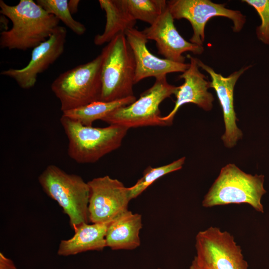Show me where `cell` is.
I'll return each instance as SVG.
<instances>
[{
	"label": "cell",
	"mask_w": 269,
	"mask_h": 269,
	"mask_svg": "<svg viewBox=\"0 0 269 269\" xmlns=\"http://www.w3.org/2000/svg\"><path fill=\"white\" fill-rule=\"evenodd\" d=\"M0 13L9 18L12 27L1 31L0 47L27 50L47 40L59 26L60 20L32 0H20L15 5L0 0Z\"/></svg>",
	"instance_id": "1"
},
{
	"label": "cell",
	"mask_w": 269,
	"mask_h": 269,
	"mask_svg": "<svg viewBox=\"0 0 269 269\" xmlns=\"http://www.w3.org/2000/svg\"><path fill=\"white\" fill-rule=\"evenodd\" d=\"M60 123L68 139V154L79 163H94L118 148L129 129L115 125L85 126L63 115Z\"/></svg>",
	"instance_id": "2"
},
{
	"label": "cell",
	"mask_w": 269,
	"mask_h": 269,
	"mask_svg": "<svg viewBox=\"0 0 269 269\" xmlns=\"http://www.w3.org/2000/svg\"><path fill=\"white\" fill-rule=\"evenodd\" d=\"M38 180L44 192L55 200L68 216L73 230L89 223V187L80 176L68 173L50 164L39 175Z\"/></svg>",
	"instance_id": "3"
},
{
	"label": "cell",
	"mask_w": 269,
	"mask_h": 269,
	"mask_svg": "<svg viewBox=\"0 0 269 269\" xmlns=\"http://www.w3.org/2000/svg\"><path fill=\"white\" fill-rule=\"evenodd\" d=\"M102 93L100 101L110 102L134 96L135 62L125 34H120L101 53Z\"/></svg>",
	"instance_id": "4"
},
{
	"label": "cell",
	"mask_w": 269,
	"mask_h": 269,
	"mask_svg": "<svg viewBox=\"0 0 269 269\" xmlns=\"http://www.w3.org/2000/svg\"><path fill=\"white\" fill-rule=\"evenodd\" d=\"M264 176L248 174L235 164L223 167L202 201L204 207L230 204H248L264 212L261 199L266 193Z\"/></svg>",
	"instance_id": "5"
},
{
	"label": "cell",
	"mask_w": 269,
	"mask_h": 269,
	"mask_svg": "<svg viewBox=\"0 0 269 269\" xmlns=\"http://www.w3.org/2000/svg\"><path fill=\"white\" fill-rule=\"evenodd\" d=\"M102 56L59 75L51 89L60 102L62 112L100 101L102 93Z\"/></svg>",
	"instance_id": "6"
},
{
	"label": "cell",
	"mask_w": 269,
	"mask_h": 269,
	"mask_svg": "<svg viewBox=\"0 0 269 269\" xmlns=\"http://www.w3.org/2000/svg\"><path fill=\"white\" fill-rule=\"evenodd\" d=\"M178 86L167 82L166 76L155 79L154 84L142 93L133 103L111 112L102 121L110 125L136 128L145 126H168L162 120L160 104L172 95Z\"/></svg>",
	"instance_id": "7"
},
{
	"label": "cell",
	"mask_w": 269,
	"mask_h": 269,
	"mask_svg": "<svg viewBox=\"0 0 269 269\" xmlns=\"http://www.w3.org/2000/svg\"><path fill=\"white\" fill-rule=\"evenodd\" d=\"M197 255L199 264L213 269H249L241 247L233 236L219 228L210 227L196 236Z\"/></svg>",
	"instance_id": "8"
},
{
	"label": "cell",
	"mask_w": 269,
	"mask_h": 269,
	"mask_svg": "<svg viewBox=\"0 0 269 269\" xmlns=\"http://www.w3.org/2000/svg\"><path fill=\"white\" fill-rule=\"evenodd\" d=\"M167 4L174 19L184 18L189 21L193 31L190 42L200 46L203 45L205 27L210 19L223 16L231 19L236 32H240L246 22V16L239 10L227 8L225 4L210 0H171L167 1Z\"/></svg>",
	"instance_id": "9"
},
{
	"label": "cell",
	"mask_w": 269,
	"mask_h": 269,
	"mask_svg": "<svg viewBox=\"0 0 269 269\" xmlns=\"http://www.w3.org/2000/svg\"><path fill=\"white\" fill-rule=\"evenodd\" d=\"M90 195L88 205L89 222H111L128 210L131 199L129 187L108 175L94 178L88 182Z\"/></svg>",
	"instance_id": "10"
},
{
	"label": "cell",
	"mask_w": 269,
	"mask_h": 269,
	"mask_svg": "<svg viewBox=\"0 0 269 269\" xmlns=\"http://www.w3.org/2000/svg\"><path fill=\"white\" fill-rule=\"evenodd\" d=\"M66 36V28L59 25L47 40L33 48L31 59L25 67L4 70L0 75L12 78L23 89L33 87L38 75L47 70L63 54Z\"/></svg>",
	"instance_id": "11"
},
{
	"label": "cell",
	"mask_w": 269,
	"mask_h": 269,
	"mask_svg": "<svg viewBox=\"0 0 269 269\" xmlns=\"http://www.w3.org/2000/svg\"><path fill=\"white\" fill-rule=\"evenodd\" d=\"M142 32L147 40L155 41L160 54L173 62L184 63V52L189 51L200 55L204 50L203 46L187 41L179 34L168 7L153 24Z\"/></svg>",
	"instance_id": "12"
},
{
	"label": "cell",
	"mask_w": 269,
	"mask_h": 269,
	"mask_svg": "<svg viewBox=\"0 0 269 269\" xmlns=\"http://www.w3.org/2000/svg\"><path fill=\"white\" fill-rule=\"evenodd\" d=\"M199 67L205 70L210 76V87L214 89L221 106L225 132L222 139L225 146L231 148L242 138L243 133L236 124L237 120L234 106V91L235 85L240 76L251 66L243 67L227 77L216 73L213 68L196 58Z\"/></svg>",
	"instance_id": "13"
},
{
	"label": "cell",
	"mask_w": 269,
	"mask_h": 269,
	"mask_svg": "<svg viewBox=\"0 0 269 269\" xmlns=\"http://www.w3.org/2000/svg\"><path fill=\"white\" fill-rule=\"evenodd\" d=\"M125 35L135 59L134 84L148 77L156 79L170 73H183L189 68V63H177L152 54L147 48V39L142 31L135 28L129 29Z\"/></svg>",
	"instance_id": "14"
},
{
	"label": "cell",
	"mask_w": 269,
	"mask_h": 269,
	"mask_svg": "<svg viewBox=\"0 0 269 269\" xmlns=\"http://www.w3.org/2000/svg\"><path fill=\"white\" fill-rule=\"evenodd\" d=\"M187 58L190 60V65L179 76V78L184 79V83L178 86L175 95L176 100L174 108L167 116L162 117V120L168 126L172 125L176 113L185 104H194L206 111L211 110L213 107L214 96L208 91L211 88L210 82L199 70L196 58L189 54Z\"/></svg>",
	"instance_id": "15"
},
{
	"label": "cell",
	"mask_w": 269,
	"mask_h": 269,
	"mask_svg": "<svg viewBox=\"0 0 269 269\" xmlns=\"http://www.w3.org/2000/svg\"><path fill=\"white\" fill-rule=\"evenodd\" d=\"M142 227L141 215L127 210L110 224L106 235V246L114 250L136 249L140 244Z\"/></svg>",
	"instance_id": "16"
},
{
	"label": "cell",
	"mask_w": 269,
	"mask_h": 269,
	"mask_svg": "<svg viewBox=\"0 0 269 269\" xmlns=\"http://www.w3.org/2000/svg\"><path fill=\"white\" fill-rule=\"evenodd\" d=\"M111 222L84 223L79 226L74 230L72 238L61 241L58 255L68 256L89 251H102L107 247L106 235Z\"/></svg>",
	"instance_id": "17"
},
{
	"label": "cell",
	"mask_w": 269,
	"mask_h": 269,
	"mask_svg": "<svg viewBox=\"0 0 269 269\" xmlns=\"http://www.w3.org/2000/svg\"><path fill=\"white\" fill-rule=\"evenodd\" d=\"M101 8L106 17L105 27L102 34H97L94 43L100 46L109 43L120 34H125L129 29L134 28L136 20L129 13L124 0H99Z\"/></svg>",
	"instance_id": "18"
},
{
	"label": "cell",
	"mask_w": 269,
	"mask_h": 269,
	"mask_svg": "<svg viewBox=\"0 0 269 269\" xmlns=\"http://www.w3.org/2000/svg\"><path fill=\"white\" fill-rule=\"evenodd\" d=\"M136 100L134 96L110 102L98 101L62 112V115L85 126H92L96 120H102L116 109L127 106Z\"/></svg>",
	"instance_id": "19"
},
{
	"label": "cell",
	"mask_w": 269,
	"mask_h": 269,
	"mask_svg": "<svg viewBox=\"0 0 269 269\" xmlns=\"http://www.w3.org/2000/svg\"><path fill=\"white\" fill-rule=\"evenodd\" d=\"M127 9L135 20L153 24L167 7L165 0H124Z\"/></svg>",
	"instance_id": "20"
},
{
	"label": "cell",
	"mask_w": 269,
	"mask_h": 269,
	"mask_svg": "<svg viewBox=\"0 0 269 269\" xmlns=\"http://www.w3.org/2000/svg\"><path fill=\"white\" fill-rule=\"evenodd\" d=\"M185 157H181L172 162L158 166H148L143 171L142 176L133 186L129 187L131 200L142 193L148 186L162 176L180 169L184 163Z\"/></svg>",
	"instance_id": "21"
},
{
	"label": "cell",
	"mask_w": 269,
	"mask_h": 269,
	"mask_svg": "<svg viewBox=\"0 0 269 269\" xmlns=\"http://www.w3.org/2000/svg\"><path fill=\"white\" fill-rule=\"evenodd\" d=\"M40 5L49 13L57 17L64 24L78 35H82L86 30L85 25L74 19L68 5L67 0H37Z\"/></svg>",
	"instance_id": "22"
},
{
	"label": "cell",
	"mask_w": 269,
	"mask_h": 269,
	"mask_svg": "<svg viewBox=\"0 0 269 269\" xmlns=\"http://www.w3.org/2000/svg\"><path fill=\"white\" fill-rule=\"evenodd\" d=\"M253 7L261 19V24L256 28L258 39L269 45V0H243Z\"/></svg>",
	"instance_id": "23"
},
{
	"label": "cell",
	"mask_w": 269,
	"mask_h": 269,
	"mask_svg": "<svg viewBox=\"0 0 269 269\" xmlns=\"http://www.w3.org/2000/svg\"><path fill=\"white\" fill-rule=\"evenodd\" d=\"M0 269H17L13 262L0 253Z\"/></svg>",
	"instance_id": "24"
},
{
	"label": "cell",
	"mask_w": 269,
	"mask_h": 269,
	"mask_svg": "<svg viewBox=\"0 0 269 269\" xmlns=\"http://www.w3.org/2000/svg\"><path fill=\"white\" fill-rule=\"evenodd\" d=\"M80 3L79 0H68V5L69 9L72 14L76 13L78 10V6Z\"/></svg>",
	"instance_id": "25"
},
{
	"label": "cell",
	"mask_w": 269,
	"mask_h": 269,
	"mask_svg": "<svg viewBox=\"0 0 269 269\" xmlns=\"http://www.w3.org/2000/svg\"><path fill=\"white\" fill-rule=\"evenodd\" d=\"M189 269H213L206 266L201 265L197 262L194 258L190 266Z\"/></svg>",
	"instance_id": "26"
},
{
	"label": "cell",
	"mask_w": 269,
	"mask_h": 269,
	"mask_svg": "<svg viewBox=\"0 0 269 269\" xmlns=\"http://www.w3.org/2000/svg\"><path fill=\"white\" fill-rule=\"evenodd\" d=\"M8 18L5 15L0 14V29L2 31L8 30Z\"/></svg>",
	"instance_id": "27"
},
{
	"label": "cell",
	"mask_w": 269,
	"mask_h": 269,
	"mask_svg": "<svg viewBox=\"0 0 269 269\" xmlns=\"http://www.w3.org/2000/svg\"><path fill=\"white\" fill-rule=\"evenodd\" d=\"M159 269V268H158V269Z\"/></svg>",
	"instance_id": "28"
}]
</instances>
